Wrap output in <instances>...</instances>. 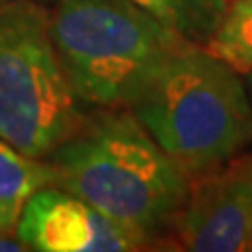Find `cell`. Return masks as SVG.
I'll return each mask as SVG.
<instances>
[{"mask_svg": "<svg viewBox=\"0 0 252 252\" xmlns=\"http://www.w3.org/2000/svg\"><path fill=\"white\" fill-rule=\"evenodd\" d=\"M53 185L78 195L141 248L175 229L191 179L130 109H97L46 158Z\"/></svg>", "mask_w": 252, "mask_h": 252, "instance_id": "1", "label": "cell"}, {"mask_svg": "<svg viewBox=\"0 0 252 252\" xmlns=\"http://www.w3.org/2000/svg\"><path fill=\"white\" fill-rule=\"evenodd\" d=\"M126 109L189 179L219 168L252 141L242 74L189 40L158 63Z\"/></svg>", "mask_w": 252, "mask_h": 252, "instance_id": "2", "label": "cell"}, {"mask_svg": "<svg viewBox=\"0 0 252 252\" xmlns=\"http://www.w3.org/2000/svg\"><path fill=\"white\" fill-rule=\"evenodd\" d=\"M49 28L82 105L128 107L166 55L185 40L128 0H55Z\"/></svg>", "mask_w": 252, "mask_h": 252, "instance_id": "3", "label": "cell"}, {"mask_svg": "<svg viewBox=\"0 0 252 252\" xmlns=\"http://www.w3.org/2000/svg\"><path fill=\"white\" fill-rule=\"evenodd\" d=\"M84 116L55 49L44 4H0V139L46 160Z\"/></svg>", "mask_w": 252, "mask_h": 252, "instance_id": "4", "label": "cell"}, {"mask_svg": "<svg viewBox=\"0 0 252 252\" xmlns=\"http://www.w3.org/2000/svg\"><path fill=\"white\" fill-rule=\"evenodd\" d=\"M172 231L193 252L252 250V154L191 179Z\"/></svg>", "mask_w": 252, "mask_h": 252, "instance_id": "5", "label": "cell"}, {"mask_svg": "<svg viewBox=\"0 0 252 252\" xmlns=\"http://www.w3.org/2000/svg\"><path fill=\"white\" fill-rule=\"evenodd\" d=\"M15 233L28 250L36 252H124L141 248L112 219L53 183L30 195Z\"/></svg>", "mask_w": 252, "mask_h": 252, "instance_id": "6", "label": "cell"}, {"mask_svg": "<svg viewBox=\"0 0 252 252\" xmlns=\"http://www.w3.org/2000/svg\"><path fill=\"white\" fill-rule=\"evenodd\" d=\"M55 170L49 160H36L0 139V229L15 231L30 195L51 185Z\"/></svg>", "mask_w": 252, "mask_h": 252, "instance_id": "7", "label": "cell"}, {"mask_svg": "<svg viewBox=\"0 0 252 252\" xmlns=\"http://www.w3.org/2000/svg\"><path fill=\"white\" fill-rule=\"evenodd\" d=\"M189 42L204 44L215 32L227 0H128Z\"/></svg>", "mask_w": 252, "mask_h": 252, "instance_id": "8", "label": "cell"}, {"mask_svg": "<svg viewBox=\"0 0 252 252\" xmlns=\"http://www.w3.org/2000/svg\"><path fill=\"white\" fill-rule=\"evenodd\" d=\"M202 46L238 74H248L252 69V0L227 4L215 32Z\"/></svg>", "mask_w": 252, "mask_h": 252, "instance_id": "9", "label": "cell"}, {"mask_svg": "<svg viewBox=\"0 0 252 252\" xmlns=\"http://www.w3.org/2000/svg\"><path fill=\"white\" fill-rule=\"evenodd\" d=\"M13 231H2L0 233V252H23V250H28L26 248V244H23L19 238H17V233L11 235Z\"/></svg>", "mask_w": 252, "mask_h": 252, "instance_id": "10", "label": "cell"}, {"mask_svg": "<svg viewBox=\"0 0 252 252\" xmlns=\"http://www.w3.org/2000/svg\"><path fill=\"white\" fill-rule=\"evenodd\" d=\"M244 76H246V93H248V103H250V114H252V69Z\"/></svg>", "mask_w": 252, "mask_h": 252, "instance_id": "11", "label": "cell"}, {"mask_svg": "<svg viewBox=\"0 0 252 252\" xmlns=\"http://www.w3.org/2000/svg\"><path fill=\"white\" fill-rule=\"evenodd\" d=\"M4 2H17V0H0V4H4ZM34 2H40V4H51V2H55V0H34Z\"/></svg>", "mask_w": 252, "mask_h": 252, "instance_id": "12", "label": "cell"}, {"mask_svg": "<svg viewBox=\"0 0 252 252\" xmlns=\"http://www.w3.org/2000/svg\"><path fill=\"white\" fill-rule=\"evenodd\" d=\"M2 231H6V229H0V233H2Z\"/></svg>", "mask_w": 252, "mask_h": 252, "instance_id": "13", "label": "cell"}]
</instances>
